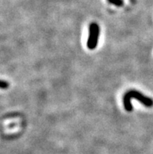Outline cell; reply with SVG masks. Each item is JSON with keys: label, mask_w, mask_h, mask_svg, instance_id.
I'll use <instances>...</instances> for the list:
<instances>
[{"label": "cell", "mask_w": 153, "mask_h": 154, "mask_svg": "<svg viewBox=\"0 0 153 154\" xmlns=\"http://www.w3.org/2000/svg\"><path fill=\"white\" fill-rule=\"evenodd\" d=\"M1 88H2V89H4V88H7L8 86H9V84H8L7 82H5V81H1Z\"/></svg>", "instance_id": "277c9868"}, {"label": "cell", "mask_w": 153, "mask_h": 154, "mask_svg": "<svg viewBox=\"0 0 153 154\" xmlns=\"http://www.w3.org/2000/svg\"><path fill=\"white\" fill-rule=\"evenodd\" d=\"M131 99H136L141 103L145 106L146 107H151L153 106V100L151 98L145 96L142 92H138L137 90H129L124 94V97H123V103H124V109L128 112L133 110Z\"/></svg>", "instance_id": "6da1fadb"}, {"label": "cell", "mask_w": 153, "mask_h": 154, "mask_svg": "<svg viewBox=\"0 0 153 154\" xmlns=\"http://www.w3.org/2000/svg\"><path fill=\"white\" fill-rule=\"evenodd\" d=\"M100 29L97 23H91L89 25V35L87 42V48L91 50L95 49L98 45Z\"/></svg>", "instance_id": "7a4b0ae2"}, {"label": "cell", "mask_w": 153, "mask_h": 154, "mask_svg": "<svg viewBox=\"0 0 153 154\" xmlns=\"http://www.w3.org/2000/svg\"><path fill=\"white\" fill-rule=\"evenodd\" d=\"M109 3L113 4L116 6H122L123 4H124V2L123 0H107Z\"/></svg>", "instance_id": "3957f363"}]
</instances>
